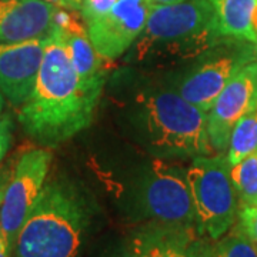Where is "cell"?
<instances>
[{
    "instance_id": "cell-15",
    "label": "cell",
    "mask_w": 257,
    "mask_h": 257,
    "mask_svg": "<svg viewBox=\"0 0 257 257\" xmlns=\"http://www.w3.org/2000/svg\"><path fill=\"white\" fill-rule=\"evenodd\" d=\"M213 5L221 37L257 43V35L251 23L257 0H213Z\"/></svg>"
},
{
    "instance_id": "cell-8",
    "label": "cell",
    "mask_w": 257,
    "mask_h": 257,
    "mask_svg": "<svg viewBox=\"0 0 257 257\" xmlns=\"http://www.w3.org/2000/svg\"><path fill=\"white\" fill-rule=\"evenodd\" d=\"M52 157L47 147H32L23 152L13 165L0 206V229L9 241L12 253L19 231L45 187Z\"/></svg>"
},
{
    "instance_id": "cell-20",
    "label": "cell",
    "mask_w": 257,
    "mask_h": 257,
    "mask_svg": "<svg viewBox=\"0 0 257 257\" xmlns=\"http://www.w3.org/2000/svg\"><path fill=\"white\" fill-rule=\"evenodd\" d=\"M15 135V120L9 113L0 114V163L9 153Z\"/></svg>"
},
{
    "instance_id": "cell-23",
    "label": "cell",
    "mask_w": 257,
    "mask_h": 257,
    "mask_svg": "<svg viewBox=\"0 0 257 257\" xmlns=\"http://www.w3.org/2000/svg\"><path fill=\"white\" fill-rule=\"evenodd\" d=\"M49 3L55 5L57 8H62L66 10H73V12H79V6L74 3L73 0H46Z\"/></svg>"
},
{
    "instance_id": "cell-4",
    "label": "cell",
    "mask_w": 257,
    "mask_h": 257,
    "mask_svg": "<svg viewBox=\"0 0 257 257\" xmlns=\"http://www.w3.org/2000/svg\"><path fill=\"white\" fill-rule=\"evenodd\" d=\"M221 39L213 0L153 5L142 35L130 47L132 59L194 60Z\"/></svg>"
},
{
    "instance_id": "cell-3",
    "label": "cell",
    "mask_w": 257,
    "mask_h": 257,
    "mask_svg": "<svg viewBox=\"0 0 257 257\" xmlns=\"http://www.w3.org/2000/svg\"><path fill=\"white\" fill-rule=\"evenodd\" d=\"M133 120L140 140L160 159H194L214 152L207 132V113L176 89L140 93Z\"/></svg>"
},
{
    "instance_id": "cell-24",
    "label": "cell",
    "mask_w": 257,
    "mask_h": 257,
    "mask_svg": "<svg viewBox=\"0 0 257 257\" xmlns=\"http://www.w3.org/2000/svg\"><path fill=\"white\" fill-rule=\"evenodd\" d=\"M0 257H12V247L2 229H0Z\"/></svg>"
},
{
    "instance_id": "cell-7",
    "label": "cell",
    "mask_w": 257,
    "mask_h": 257,
    "mask_svg": "<svg viewBox=\"0 0 257 257\" xmlns=\"http://www.w3.org/2000/svg\"><path fill=\"white\" fill-rule=\"evenodd\" d=\"M135 213L145 221L197 226L187 169L155 160L136 189Z\"/></svg>"
},
{
    "instance_id": "cell-2",
    "label": "cell",
    "mask_w": 257,
    "mask_h": 257,
    "mask_svg": "<svg viewBox=\"0 0 257 257\" xmlns=\"http://www.w3.org/2000/svg\"><path fill=\"white\" fill-rule=\"evenodd\" d=\"M92 216L90 202L79 187L60 177L46 180L12 257H79Z\"/></svg>"
},
{
    "instance_id": "cell-13",
    "label": "cell",
    "mask_w": 257,
    "mask_h": 257,
    "mask_svg": "<svg viewBox=\"0 0 257 257\" xmlns=\"http://www.w3.org/2000/svg\"><path fill=\"white\" fill-rule=\"evenodd\" d=\"M56 9L46 0H0V45L47 37Z\"/></svg>"
},
{
    "instance_id": "cell-9",
    "label": "cell",
    "mask_w": 257,
    "mask_h": 257,
    "mask_svg": "<svg viewBox=\"0 0 257 257\" xmlns=\"http://www.w3.org/2000/svg\"><path fill=\"white\" fill-rule=\"evenodd\" d=\"M152 8L150 0H117L106 15L89 22L87 35L97 53L107 62L124 55L142 35Z\"/></svg>"
},
{
    "instance_id": "cell-12",
    "label": "cell",
    "mask_w": 257,
    "mask_h": 257,
    "mask_svg": "<svg viewBox=\"0 0 257 257\" xmlns=\"http://www.w3.org/2000/svg\"><path fill=\"white\" fill-rule=\"evenodd\" d=\"M49 36L0 45V92L13 107L23 106L35 89Z\"/></svg>"
},
{
    "instance_id": "cell-16",
    "label": "cell",
    "mask_w": 257,
    "mask_h": 257,
    "mask_svg": "<svg viewBox=\"0 0 257 257\" xmlns=\"http://www.w3.org/2000/svg\"><path fill=\"white\" fill-rule=\"evenodd\" d=\"M257 150V99L234 126L227 147L230 165H236Z\"/></svg>"
},
{
    "instance_id": "cell-19",
    "label": "cell",
    "mask_w": 257,
    "mask_h": 257,
    "mask_svg": "<svg viewBox=\"0 0 257 257\" xmlns=\"http://www.w3.org/2000/svg\"><path fill=\"white\" fill-rule=\"evenodd\" d=\"M116 3L117 0H82L79 12L84 23L87 25L89 22L106 15Z\"/></svg>"
},
{
    "instance_id": "cell-5",
    "label": "cell",
    "mask_w": 257,
    "mask_h": 257,
    "mask_svg": "<svg viewBox=\"0 0 257 257\" xmlns=\"http://www.w3.org/2000/svg\"><path fill=\"white\" fill-rule=\"evenodd\" d=\"M226 153L197 156L187 167V180L200 233L213 241L224 236L237 220L239 202Z\"/></svg>"
},
{
    "instance_id": "cell-1",
    "label": "cell",
    "mask_w": 257,
    "mask_h": 257,
    "mask_svg": "<svg viewBox=\"0 0 257 257\" xmlns=\"http://www.w3.org/2000/svg\"><path fill=\"white\" fill-rule=\"evenodd\" d=\"M101 94L86 92L74 72L64 32L55 26L47 42L36 84L20 106L23 132L37 145L52 149L90 126Z\"/></svg>"
},
{
    "instance_id": "cell-17",
    "label": "cell",
    "mask_w": 257,
    "mask_h": 257,
    "mask_svg": "<svg viewBox=\"0 0 257 257\" xmlns=\"http://www.w3.org/2000/svg\"><path fill=\"white\" fill-rule=\"evenodd\" d=\"M239 209L257 206V150L230 169Z\"/></svg>"
},
{
    "instance_id": "cell-25",
    "label": "cell",
    "mask_w": 257,
    "mask_h": 257,
    "mask_svg": "<svg viewBox=\"0 0 257 257\" xmlns=\"http://www.w3.org/2000/svg\"><path fill=\"white\" fill-rule=\"evenodd\" d=\"M153 5H172V3H179V2H184V0H150Z\"/></svg>"
},
{
    "instance_id": "cell-22",
    "label": "cell",
    "mask_w": 257,
    "mask_h": 257,
    "mask_svg": "<svg viewBox=\"0 0 257 257\" xmlns=\"http://www.w3.org/2000/svg\"><path fill=\"white\" fill-rule=\"evenodd\" d=\"M12 170H13V165H8L0 169V206L3 203V197L9 184L10 176H12Z\"/></svg>"
},
{
    "instance_id": "cell-10",
    "label": "cell",
    "mask_w": 257,
    "mask_h": 257,
    "mask_svg": "<svg viewBox=\"0 0 257 257\" xmlns=\"http://www.w3.org/2000/svg\"><path fill=\"white\" fill-rule=\"evenodd\" d=\"M214 243L196 224L146 221L133 231L127 251L133 257H213Z\"/></svg>"
},
{
    "instance_id": "cell-27",
    "label": "cell",
    "mask_w": 257,
    "mask_h": 257,
    "mask_svg": "<svg viewBox=\"0 0 257 257\" xmlns=\"http://www.w3.org/2000/svg\"><path fill=\"white\" fill-rule=\"evenodd\" d=\"M114 257H133V256H132V254H130L128 251H124L123 254H119V256H114Z\"/></svg>"
},
{
    "instance_id": "cell-26",
    "label": "cell",
    "mask_w": 257,
    "mask_h": 257,
    "mask_svg": "<svg viewBox=\"0 0 257 257\" xmlns=\"http://www.w3.org/2000/svg\"><path fill=\"white\" fill-rule=\"evenodd\" d=\"M5 103H6V99L3 97V94L0 92V114L3 113V109H5Z\"/></svg>"
},
{
    "instance_id": "cell-11",
    "label": "cell",
    "mask_w": 257,
    "mask_h": 257,
    "mask_svg": "<svg viewBox=\"0 0 257 257\" xmlns=\"http://www.w3.org/2000/svg\"><path fill=\"white\" fill-rule=\"evenodd\" d=\"M257 99V60L244 66L230 80L207 113V132L214 152L224 153L230 136Z\"/></svg>"
},
{
    "instance_id": "cell-21",
    "label": "cell",
    "mask_w": 257,
    "mask_h": 257,
    "mask_svg": "<svg viewBox=\"0 0 257 257\" xmlns=\"http://www.w3.org/2000/svg\"><path fill=\"white\" fill-rule=\"evenodd\" d=\"M236 223L257 244V206L247 207V209H239Z\"/></svg>"
},
{
    "instance_id": "cell-6",
    "label": "cell",
    "mask_w": 257,
    "mask_h": 257,
    "mask_svg": "<svg viewBox=\"0 0 257 257\" xmlns=\"http://www.w3.org/2000/svg\"><path fill=\"white\" fill-rule=\"evenodd\" d=\"M254 60L257 43L224 37L194 59L175 89L186 100L209 113L224 86Z\"/></svg>"
},
{
    "instance_id": "cell-14",
    "label": "cell",
    "mask_w": 257,
    "mask_h": 257,
    "mask_svg": "<svg viewBox=\"0 0 257 257\" xmlns=\"http://www.w3.org/2000/svg\"><path fill=\"white\" fill-rule=\"evenodd\" d=\"M64 39L74 72L79 76L82 87L86 92L101 94L107 72L103 64L104 59L93 46L87 30L74 33L64 32Z\"/></svg>"
},
{
    "instance_id": "cell-18",
    "label": "cell",
    "mask_w": 257,
    "mask_h": 257,
    "mask_svg": "<svg viewBox=\"0 0 257 257\" xmlns=\"http://www.w3.org/2000/svg\"><path fill=\"white\" fill-rule=\"evenodd\" d=\"M213 257H257V244L237 223L214 243Z\"/></svg>"
}]
</instances>
